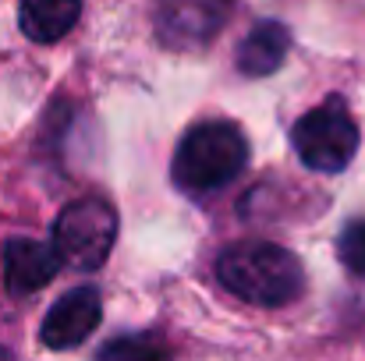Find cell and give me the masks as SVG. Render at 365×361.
Masks as SVG:
<instances>
[{
	"mask_svg": "<svg viewBox=\"0 0 365 361\" xmlns=\"http://www.w3.org/2000/svg\"><path fill=\"white\" fill-rule=\"evenodd\" d=\"M220 283L248 305L280 308L305 294V269L294 251L273 241H238L217 258Z\"/></svg>",
	"mask_w": 365,
	"mask_h": 361,
	"instance_id": "cell-1",
	"label": "cell"
},
{
	"mask_svg": "<svg viewBox=\"0 0 365 361\" xmlns=\"http://www.w3.org/2000/svg\"><path fill=\"white\" fill-rule=\"evenodd\" d=\"M248 163V138L235 120H206L185 131L174 149L170 177L181 192L202 199L227 188Z\"/></svg>",
	"mask_w": 365,
	"mask_h": 361,
	"instance_id": "cell-2",
	"label": "cell"
},
{
	"mask_svg": "<svg viewBox=\"0 0 365 361\" xmlns=\"http://www.w3.org/2000/svg\"><path fill=\"white\" fill-rule=\"evenodd\" d=\"M359 124L351 117V110L344 107V100H327L323 107L309 110L305 117L294 120L291 127V145L298 152V159L309 170L319 174H341L355 152H359Z\"/></svg>",
	"mask_w": 365,
	"mask_h": 361,
	"instance_id": "cell-3",
	"label": "cell"
},
{
	"mask_svg": "<svg viewBox=\"0 0 365 361\" xmlns=\"http://www.w3.org/2000/svg\"><path fill=\"white\" fill-rule=\"evenodd\" d=\"M118 241V213L103 199H78L61 209L53 224V248L68 269L96 273Z\"/></svg>",
	"mask_w": 365,
	"mask_h": 361,
	"instance_id": "cell-4",
	"label": "cell"
},
{
	"mask_svg": "<svg viewBox=\"0 0 365 361\" xmlns=\"http://www.w3.org/2000/svg\"><path fill=\"white\" fill-rule=\"evenodd\" d=\"M235 0H156L153 28L167 50L192 53L210 46L231 21Z\"/></svg>",
	"mask_w": 365,
	"mask_h": 361,
	"instance_id": "cell-5",
	"label": "cell"
},
{
	"mask_svg": "<svg viewBox=\"0 0 365 361\" xmlns=\"http://www.w3.org/2000/svg\"><path fill=\"white\" fill-rule=\"evenodd\" d=\"M103 319V298L96 287H75L64 298H57L50 305V312L43 315L39 326V340L50 351H64V347H78L86 344L96 326Z\"/></svg>",
	"mask_w": 365,
	"mask_h": 361,
	"instance_id": "cell-6",
	"label": "cell"
},
{
	"mask_svg": "<svg viewBox=\"0 0 365 361\" xmlns=\"http://www.w3.org/2000/svg\"><path fill=\"white\" fill-rule=\"evenodd\" d=\"M61 266L64 262H61L53 244H43V241L32 238H11L4 244V283L14 298L43 291L57 276Z\"/></svg>",
	"mask_w": 365,
	"mask_h": 361,
	"instance_id": "cell-7",
	"label": "cell"
},
{
	"mask_svg": "<svg viewBox=\"0 0 365 361\" xmlns=\"http://www.w3.org/2000/svg\"><path fill=\"white\" fill-rule=\"evenodd\" d=\"M291 50V32L284 21H259L238 46V71L248 78H266L273 71H280V64L287 61Z\"/></svg>",
	"mask_w": 365,
	"mask_h": 361,
	"instance_id": "cell-8",
	"label": "cell"
},
{
	"mask_svg": "<svg viewBox=\"0 0 365 361\" xmlns=\"http://www.w3.org/2000/svg\"><path fill=\"white\" fill-rule=\"evenodd\" d=\"M82 14V0H21L18 21L32 43H57L64 39Z\"/></svg>",
	"mask_w": 365,
	"mask_h": 361,
	"instance_id": "cell-9",
	"label": "cell"
},
{
	"mask_svg": "<svg viewBox=\"0 0 365 361\" xmlns=\"http://www.w3.org/2000/svg\"><path fill=\"white\" fill-rule=\"evenodd\" d=\"M337 258L348 273L365 276V220H351L337 238Z\"/></svg>",
	"mask_w": 365,
	"mask_h": 361,
	"instance_id": "cell-10",
	"label": "cell"
},
{
	"mask_svg": "<svg viewBox=\"0 0 365 361\" xmlns=\"http://www.w3.org/2000/svg\"><path fill=\"white\" fill-rule=\"evenodd\" d=\"M131 355H138V358H160L163 351L156 347V344H149V340H118V344H107V347H100V358H131Z\"/></svg>",
	"mask_w": 365,
	"mask_h": 361,
	"instance_id": "cell-11",
	"label": "cell"
}]
</instances>
